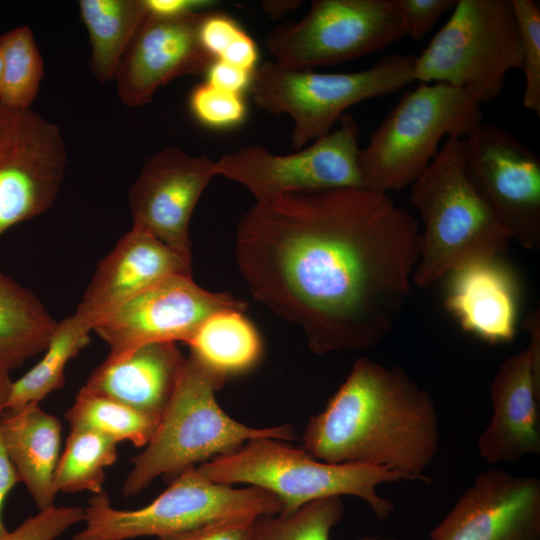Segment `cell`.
<instances>
[{"mask_svg": "<svg viewBox=\"0 0 540 540\" xmlns=\"http://www.w3.org/2000/svg\"><path fill=\"white\" fill-rule=\"evenodd\" d=\"M90 332L74 314L58 322L42 359L13 381L5 409L39 404L50 393L61 389L65 384L66 365L88 345Z\"/></svg>", "mask_w": 540, "mask_h": 540, "instance_id": "obj_26", "label": "cell"}, {"mask_svg": "<svg viewBox=\"0 0 540 540\" xmlns=\"http://www.w3.org/2000/svg\"><path fill=\"white\" fill-rule=\"evenodd\" d=\"M4 70H5L4 55L0 47V91L3 84Z\"/></svg>", "mask_w": 540, "mask_h": 540, "instance_id": "obj_42", "label": "cell"}, {"mask_svg": "<svg viewBox=\"0 0 540 540\" xmlns=\"http://www.w3.org/2000/svg\"><path fill=\"white\" fill-rule=\"evenodd\" d=\"M149 14L156 16H176L192 11L203 10L212 5L208 0H144Z\"/></svg>", "mask_w": 540, "mask_h": 540, "instance_id": "obj_39", "label": "cell"}, {"mask_svg": "<svg viewBox=\"0 0 540 540\" xmlns=\"http://www.w3.org/2000/svg\"><path fill=\"white\" fill-rule=\"evenodd\" d=\"M466 173L511 238L540 247V158L496 124L480 123L463 138Z\"/></svg>", "mask_w": 540, "mask_h": 540, "instance_id": "obj_13", "label": "cell"}, {"mask_svg": "<svg viewBox=\"0 0 540 540\" xmlns=\"http://www.w3.org/2000/svg\"><path fill=\"white\" fill-rule=\"evenodd\" d=\"M357 540H378V538L375 536L365 535L361 538H358Z\"/></svg>", "mask_w": 540, "mask_h": 540, "instance_id": "obj_43", "label": "cell"}, {"mask_svg": "<svg viewBox=\"0 0 540 540\" xmlns=\"http://www.w3.org/2000/svg\"><path fill=\"white\" fill-rule=\"evenodd\" d=\"M4 55V78L0 104L28 109L37 97L44 63L29 26H19L0 36Z\"/></svg>", "mask_w": 540, "mask_h": 540, "instance_id": "obj_29", "label": "cell"}, {"mask_svg": "<svg viewBox=\"0 0 540 540\" xmlns=\"http://www.w3.org/2000/svg\"><path fill=\"white\" fill-rule=\"evenodd\" d=\"M78 6L90 40V70L101 83L113 80L134 34L148 15L144 0H80Z\"/></svg>", "mask_w": 540, "mask_h": 540, "instance_id": "obj_24", "label": "cell"}, {"mask_svg": "<svg viewBox=\"0 0 540 540\" xmlns=\"http://www.w3.org/2000/svg\"><path fill=\"white\" fill-rule=\"evenodd\" d=\"M449 276L444 304L463 331L490 344L513 341L517 300L508 268L493 258L459 267Z\"/></svg>", "mask_w": 540, "mask_h": 540, "instance_id": "obj_21", "label": "cell"}, {"mask_svg": "<svg viewBox=\"0 0 540 540\" xmlns=\"http://www.w3.org/2000/svg\"><path fill=\"white\" fill-rule=\"evenodd\" d=\"M457 1V0H456ZM455 0H393L404 20L407 36L423 39L438 19L456 4Z\"/></svg>", "mask_w": 540, "mask_h": 540, "instance_id": "obj_34", "label": "cell"}, {"mask_svg": "<svg viewBox=\"0 0 540 540\" xmlns=\"http://www.w3.org/2000/svg\"><path fill=\"white\" fill-rule=\"evenodd\" d=\"M431 540H540V480L492 468L477 474Z\"/></svg>", "mask_w": 540, "mask_h": 540, "instance_id": "obj_17", "label": "cell"}, {"mask_svg": "<svg viewBox=\"0 0 540 540\" xmlns=\"http://www.w3.org/2000/svg\"><path fill=\"white\" fill-rule=\"evenodd\" d=\"M453 8L415 56V81L446 83L487 104L502 93L507 74L523 67L514 8L511 0H457Z\"/></svg>", "mask_w": 540, "mask_h": 540, "instance_id": "obj_7", "label": "cell"}, {"mask_svg": "<svg viewBox=\"0 0 540 540\" xmlns=\"http://www.w3.org/2000/svg\"><path fill=\"white\" fill-rule=\"evenodd\" d=\"M244 32L229 15L208 10L200 25L199 38L203 48L215 60H220Z\"/></svg>", "mask_w": 540, "mask_h": 540, "instance_id": "obj_35", "label": "cell"}, {"mask_svg": "<svg viewBox=\"0 0 540 540\" xmlns=\"http://www.w3.org/2000/svg\"><path fill=\"white\" fill-rule=\"evenodd\" d=\"M420 235L418 220L385 193H292L242 215L235 258L253 298L299 326L312 352L356 351L398 322Z\"/></svg>", "mask_w": 540, "mask_h": 540, "instance_id": "obj_1", "label": "cell"}, {"mask_svg": "<svg viewBox=\"0 0 540 540\" xmlns=\"http://www.w3.org/2000/svg\"><path fill=\"white\" fill-rule=\"evenodd\" d=\"M424 225L413 282L428 287L464 265L498 258L512 240L471 183L463 138L445 139L411 187Z\"/></svg>", "mask_w": 540, "mask_h": 540, "instance_id": "obj_3", "label": "cell"}, {"mask_svg": "<svg viewBox=\"0 0 540 540\" xmlns=\"http://www.w3.org/2000/svg\"><path fill=\"white\" fill-rule=\"evenodd\" d=\"M530 343L508 357L491 385L493 412L478 439L488 464L515 463L540 453V318L533 310L524 321Z\"/></svg>", "mask_w": 540, "mask_h": 540, "instance_id": "obj_18", "label": "cell"}, {"mask_svg": "<svg viewBox=\"0 0 540 540\" xmlns=\"http://www.w3.org/2000/svg\"><path fill=\"white\" fill-rule=\"evenodd\" d=\"M517 19L525 75L524 107L540 116V6L534 0H511Z\"/></svg>", "mask_w": 540, "mask_h": 540, "instance_id": "obj_31", "label": "cell"}, {"mask_svg": "<svg viewBox=\"0 0 540 540\" xmlns=\"http://www.w3.org/2000/svg\"><path fill=\"white\" fill-rule=\"evenodd\" d=\"M67 160L56 124L31 108L0 104V235L53 205Z\"/></svg>", "mask_w": 540, "mask_h": 540, "instance_id": "obj_12", "label": "cell"}, {"mask_svg": "<svg viewBox=\"0 0 540 540\" xmlns=\"http://www.w3.org/2000/svg\"><path fill=\"white\" fill-rule=\"evenodd\" d=\"M173 275L192 276V260L132 226L98 263L74 315L92 331L125 302Z\"/></svg>", "mask_w": 540, "mask_h": 540, "instance_id": "obj_19", "label": "cell"}, {"mask_svg": "<svg viewBox=\"0 0 540 540\" xmlns=\"http://www.w3.org/2000/svg\"><path fill=\"white\" fill-rule=\"evenodd\" d=\"M414 62L415 55L391 54L359 72L319 73L270 60L252 72L249 90L260 109L291 117L292 145L299 150L330 133L349 107L415 82Z\"/></svg>", "mask_w": 540, "mask_h": 540, "instance_id": "obj_9", "label": "cell"}, {"mask_svg": "<svg viewBox=\"0 0 540 540\" xmlns=\"http://www.w3.org/2000/svg\"><path fill=\"white\" fill-rule=\"evenodd\" d=\"M117 446L118 442L101 433L71 429L54 473L56 492H102L105 469L118 458Z\"/></svg>", "mask_w": 540, "mask_h": 540, "instance_id": "obj_28", "label": "cell"}, {"mask_svg": "<svg viewBox=\"0 0 540 540\" xmlns=\"http://www.w3.org/2000/svg\"><path fill=\"white\" fill-rule=\"evenodd\" d=\"M302 1H263L262 7L264 12L272 19H277L298 8Z\"/></svg>", "mask_w": 540, "mask_h": 540, "instance_id": "obj_40", "label": "cell"}, {"mask_svg": "<svg viewBox=\"0 0 540 540\" xmlns=\"http://www.w3.org/2000/svg\"><path fill=\"white\" fill-rule=\"evenodd\" d=\"M208 10L176 16L149 14L126 49L114 80L124 105L151 102L157 89L179 76L206 74L216 61L202 46L200 25Z\"/></svg>", "mask_w": 540, "mask_h": 540, "instance_id": "obj_16", "label": "cell"}, {"mask_svg": "<svg viewBox=\"0 0 540 540\" xmlns=\"http://www.w3.org/2000/svg\"><path fill=\"white\" fill-rule=\"evenodd\" d=\"M18 482V474L7 453L0 430V540L9 532L2 520L5 499Z\"/></svg>", "mask_w": 540, "mask_h": 540, "instance_id": "obj_38", "label": "cell"}, {"mask_svg": "<svg viewBox=\"0 0 540 540\" xmlns=\"http://www.w3.org/2000/svg\"><path fill=\"white\" fill-rule=\"evenodd\" d=\"M83 510L84 528L72 540L159 538L219 520L279 514L282 505L264 489L213 482L196 466L173 478L165 491L142 508L116 509L103 490L93 494Z\"/></svg>", "mask_w": 540, "mask_h": 540, "instance_id": "obj_8", "label": "cell"}, {"mask_svg": "<svg viewBox=\"0 0 540 540\" xmlns=\"http://www.w3.org/2000/svg\"><path fill=\"white\" fill-rule=\"evenodd\" d=\"M185 361L174 342L148 344L120 358H106L91 372L82 388L160 420Z\"/></svg>", "mask_w": 540, "mask_h": 540, "instance_id": "obj_20", "label": "cell"}, {"mask_svg": "<svg viewBox=\"0 0 540 540\" xmlns=\"http://www.w3.org/2000/svg\"><path fill=\"white\" fill-rule=\"evenodd\" d=\"M343 514L341 497L321 498L289 515L255 518L249 540H330V533Z\"/></svg>", "mask_w": 540, "mask_h": 540, "instance_id": "obj_30", "label": "cell"}, {"mask_svg": "<svg viewBox=\"0 0 540 540\" xmlns=\"http://www.w3.org/2000/svg\"><path fill=\"white\" fill-rule=\"evenodd\" d=\"M207 155L166 147L149 156L132 183L128 203L133 226L192 260L189 224L202 193L216 176Z\"/></svg>", "mask_w": 540, "mask_h": 540, "instance_id": "obj_15", "label": "cell"}, {"mask_svg": "<svg viewBox=\"0 0 540 540\" xmlns=\"http://www.w3.org/2000/svg\"><path fill=\"white\" fill-rule=\"evenodd\" d=\"M189 108L200 123L211 128L238 125L247 112L241 94L217 88L207 81L192 89Z\"/></svg>", "mask_w": 540, "mask_h": 540, "instance_id": "obj_32", "label": "cell"}, {"mask_svg": "<svg viewBox=\"0 0 540 540\" xmlns=\"http://www.w3.org/2000/svg\"><path fill=\"white\" fill-rule=\"evenodd\" d=\"M243 312L212 314L187 344L192 354L226 379L250 371L262 357L260 334Z\"/></svg>", "mask_w": 540, "mask_h": 540, "instance_id": "obj_25", "label": "cell"}, {"mask_svg": "<svg viewBox=\"0 0 540 540\" xmlns=\"http://www.w3.org/2000/svg\"><path fill=\"white\" fill-rule=\"evenodd\" d=\"M207 82L213 86L241 94L249 88L252 72L246 71L229 63L216 60L206 72Z\"/></svg>", "mask_w": 540, "mask_h": 540, "instance_id": "obj_37", "label": "cell"}, {"mask_svg": "<svg viewBox=\"0 0 540 540\" xmlns=\"http://www.w3.org/2000/svg\"><path fill=\"white\" fill-rule=\"evenodd\" d=\"M12 383L10 371L0 368V414L5 409Z\"/></svg>", "mask_w": 540, "mask_h": 540, "instance_id": "obj_41", "label": "cell"}, {"mask_svg": "<svg viewBox=\"0 0 540 540\" xmlns=\"http://www.w3.org/2000/svg\"><path fill=\"white\" fill-rule=\"evenodd\" d=\"M301 441L326 463L388 468L429 482L439 418L432 395L402 367L360 357L324 409L309 418Z\"/></svg>", "mask_w": 540, "mask_h": 540, "instance_id": "obj_2", "label": "cell"}, {"mask_svg": "<svg viewBox=\"0 0 540 540\" xmlns=\"http://www.w3.org/2000/svg\"><path fill=\"white\" fill-rule=\"evenodd\" d=\"M197 467L213 482L246 484L270 492L281 503L282 515L321 498L348 495L363 500L378 520H385L394 504L380 496L378 486L412 481L388 468L326 463L302 447L268 437L251 439L237 450Z\"/></svg>", "mask_w": 540, "mask_h": 540, "instance_id": "obj_5", "label": "cell"}, {"mask_svg": "<svg viewBox=\"0 0 540 540\" xmlns=\"http://www.w3.org/2000/svg\"><path fill=\"white\" fill-rule=\"evenodd\" d=\"M0 430L7 453L35 505L40 510L54 505V473L60 458L62 425L38 403L4 409Z\"/></svg>", "mask_w": 540, "mask_h": 540, "instance_id": "obj_22", "label": "cell"}, {"mask_svg": "<svg viewBox=\"0 0 540 540\" xmlns=\"http://www.w3.org/2000/svg\"><path fill=\"white\" fill-rule=\"evenodd\" d=\"M254 519L244 517L219 520L162 536L157 540H249Z\"/></svg>", "mask_w": 540, "mask_h": 540, "instance_id": "obj_36", "label": "cell"}, {"mask_svg": "<svg viewBox=\"0 0 540 540\" xmlns=\"http://www.w3.org/2000/svg\"><path fill=\"white\" fill-rule=\"evenodd\" d=\"M339 126L306 148L277 155L252 145L221 156L215 175L246 187L256 202L283 195L341 187H364L358 155L359 125L350 114Z\"/></svg>", "mask_w": 540, "mask_h": 540, "instance_id": "obj_11", "label": "cell"}, {"mask_svg": "<svg viewBox=\"0 0 540 540\" xmlns=\"http://www.w3.org/2000/svg\"><path fill=\"white\" fill-rule=\"evenodd\" d=\"M245 308L247 304L242 300L226 292L204 289L192 276L173 275L125 302L92 331L108 345L106 358L117 359L152 343L188 344L212 314Z\"/></svg>", "mask_w": 540, "mask_h": 540, "instance_id": "obj_14", "label": "cell"}, {"mask_svg": "<svg viewBox=\"0 0 540 540\" xmlns=\"http://www.w3.org/2000/svg\"><path fill=\"white\" fill-rule=\"evenodd\" d=\"M65 419L71 429L92 430L136 447L149 443L159 423L148 414L83 388L65 413Z\"/></svg>", "mask_w": 540, "mask_h": 540, "instance_id": "obj_27", "label": "cell"}, {"mask_svg": "<svg viewBox=\"0 0 540 540\" xmlns=\"http://www.w3.org/2000/svg\"><path fill=\"white\" fill-rule=\"evenodd\" d=\"M405 36L393 0H313L299 21L273 28L265 46L278 65L304 71L362 57Z\"/></svg>", "mask_w": 540, "mask_h": 540, "instance_id": "obj_10", "label": "cell"}, {"mask_svg": "<svg viewBox=\"0 0 540 540\" xmlns=\"http://www.w3.org/2000/svg\"><path fill=\"white\" fill-rule=\"evenodd\" d=\"M57 323L33 292L0 270V368L11 371L44 351Z\"/></svg>", "mask_w": 540, "mask_h": 540, "instance_id": "obj_23", "label": "cell"}, {"mask_svg": "<svg viewBox=\"0 0 540 540\" xmlns=\"http://www.w3.org/2000/svg\"><path fill=\"white\" fill-rule=\"evenodd\" d=\"M80 507H56L40 510L28 517L1 540H56L73 525L83 521Z\"/></svg>", "mask_w": 540, "mask_h": 540, "instance_id": "obj_33", "label": "cell"}, {"mask_svg": "<svg viewBox=\"0 0 540 540\" xmlns=\"http://www.w3.org/2000/svg\"><path fill=\"white\" fill-rule=\"evenodd\" d=\"M481 105L446 83H423L407 91L360 148L364 188L388 194L412 185L446 137H466L481 122Z\"/></svg>", "mask_w": 540, "mask_h": 540, "instance_id": "obj_6", "label": "cell"}, {"mask_svg": "<svg viewBox=\"0 0 540 540\" xmlns=\"http://www.w3.org/2000/svg\"><path fill=\"white\" fill-rule=\"evenodd\" d=\"M226 380L189 353L151 440L132 459L122 486L124 497L136 496L160 476L171 481L197 463L231 453L251 439H296L290 424L256 428L229 416L216 399Z\"/></svg>", "mask_w": 540, "mask_h": 540, "instance_id": "obj_4", "label": "cell"}]
</instances>
